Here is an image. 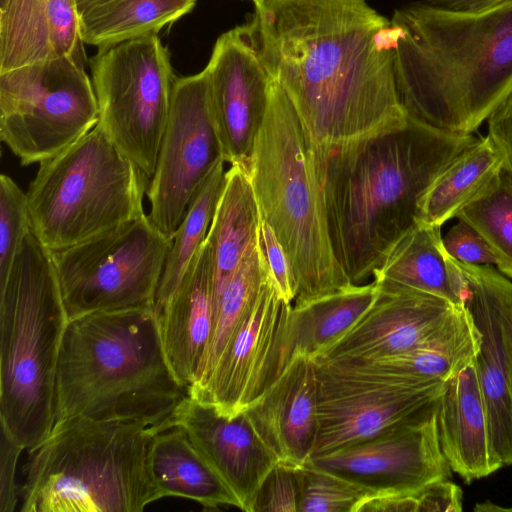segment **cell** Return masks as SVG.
Masks as SVG:
<instances>
[{"mask_svg":"<svg viewBox=\"0 0 512 512\" xmlns=\"http://www.w3.org/2000/svg\"><path fill=\"white\" fill-rule=\"evenodd\" d=\"M241 28L294 107L315 168L407 122L395 28L365 0H269Z\"/></svg>","mask_w":512,"mask_h":512,"instance_id":"6da1fadb","label":"cell"},{"mask_svg":"<svg viewBox=\"0 0 512 512\" xmlns=\"http://www.w3.org/2000/svg\"><path fill=\"white\" fill-rule=\"evenodd\" d=\"M478 139L408 114L403 126L346 145L315 168L331 246L352 284L381 266L415 224L425 190Z\"/></svg>","mask_w":512,"mask_h":512,"instance_id":"7a4b0ae2","label":"cell"},{"mask_svg":"<svg viewBox=\"0 0 512 512\" xmlns=\"http://www.w3.org/2000/svg\"><path fill=\"white\" fill-rule=\"evenodd\" d=\"M390 21L397 90L410 116L471 134L512 94V0L476 12L413 1Z\"/></svg>","mask_w":512,"mask_h":512,"instance_id":"3957f363","label":"cell"},{"mask_svg":"<svg viewBox=\"0 0 512 512\" xmlns=\"http://www.w3.org/2000/svg\"><path fill=\"white\" fill-rule=\"evenodd\" d=\"M187 396L166 356L155 307L68 320L57 363L54 423L82 416L164 430Z\"/></svg>","mask_w":512,"mask_h":512,"instance_id":"277c9868","label":"cell"},{"mask_svg":"<svg viewBox=\"0 0 512 512\" xmlns=\"http://www.w3.org/2000/svg\"><path fill=\"white\" fill-rule=\"evenodd\" d=\"M161 430L75 416L27 449L21 512H139L163 496L149 469Z\"/></svg>","mask_w":512,"mask_h":512,"instance_id":"5b68a950","label":"cell"},{"mask_svg":"<svg viewBox=\"0 0 512 512\" xmlns=\"http://www.w3.org/2000/svg\"><path fill=\"white\" fill-rule=\"evenodd\" d=\"M68 323L52 253L30 230L0 282V426L25 449L55 421V380Z\"/></svg>","mask_w":512,"mask_h":512,"instance_id":"8992f818","label":"cell"},{"mask_svg":"<svg viewBox=\"0 0 512 512\" xmlns=\"http://www.w3.org/2000/svg\"><path fill=\"white\" fill-rule=\"evenodd\" d=\"M249 177L261 218L274 231L295 277L293 307L352 285L331 246L321 187L301 122L272 78Z\"/></svg>","mask_w":512,"mask_h":512,"instance_id":"52a82bcc","label":"cell"},{"mask_svg":"<svg viewBox=\"0 0 512 512\" xmlns=\"http://www.w3.org/2000/svg\"><path fill=\"white\" fill-rule=\"evenodd\" d=\"M149 182L96 125L40 162L26 191L31 230L50 251L84 242L144 214Z\"/></svg>","mask_w":512,"mask_h":512,"instance_id":"ba28073f","label":"cell"},{"mask_svg":"<svg viewBox=\"0 0 512 512\" xmlns=\"http://www.w3.org/2000/svg\"><path fill=\"white\" fill-rule=\"evenodd\" d=\"M172 241L144 213L84 242L51 251L68 320L155 307Z\"/></svg>","mask_w":512,"mask_h":512,"instance_id":"9c48e42d","label":"cell"},{"mask_svg":"<svg viewBox=\"0 0 512 512\" xmlns=\"http://www.w3.org/2000/svg\"><path fill=\"white\" fill-rule=\"evenodd\" d=\"M98 121L83 53L0 73V139L22 165L58 155Z\"/></svg>","mask_w":512,"mask_h":512,"instance_id":"30bf717a","label":"cell"},{"mask_svg":"<svg viewBox=\"0 0 512 512\" xmlns=\"http://www.w3.org/2000/svg\"><path fill=\"white\" fill-rule=\"evenodd\" d=\"M90 66L97 125L151 178L176 79L167 48L151 34L99 48Z\"/></svg>","mask_w":512,"mask_h":512,"instance_id":"8fae6325","label":"cell"},{"mask_svg":"<svg viewBox=\"0 0 512 512\" xmlns=\"http://www.w3.org/2000/svg\"><path fill=\"white\" fill-rule=\"evenodd\" d=\"M311 360L316 369L318 414L311 458L370 438L403 421L435 401L446 383L374 361Z\"/></svg>","mask_w":512,"mask_h":512,"instance_id":"7c38bea8","label":"cell"},{"mask_svg":"<svg viewBox=\"0 0 512 512\" xmlns=\"http://www.w3.org/2000/svg\"><path fill=\"white\" fill-rule=\"evenodd\" d=\"M222 160L207 70L176 77L167 125L146 193L149 217L165 236L173 240L200 189Z\"/></svg>","mask_w":512,"mask_h":512,"instance_id":"4fadbf2b","label":"cell"},{"mask_svg":"<svg viewBox=\"0 0 512 512\" xmlns=\"http://www.w3.org/2000/svg\"><path fill=\"white\" fill-rule=\"evenodd\" d=\"M308 464L335 473L374 493H417L451 478L439 441L436 400L360 442L311 458Z\"/></svg>","mask_w":512,"mask_h":512,"instance_id":"5bb4252c","label":"cell"},{"mask_svg":"<svg viewBox=\"0 0 512 512\" xmlns=\"http://www.w3.org/2000/svg\"><path fill=\"white\" fill-rule=\"evenodd\" d=\"M291 313L292 304L278 296L269 278L207 381L188 395L227 417L244 412L293 357Z\"/></svg>","mask_w":512,"mask_h":512,"instance_id":"9a60e30c","label":"cell"},{"mask_svg":"<svg viewBox=\"0 0 512 512\" xmlns=\"http://www.w3.org/2000/svg\"><path fill=\"white\" fill-rule=\"evenodd\" d=\"M454 260L465 290V306L482 338L476 363L493 450L503 466H510L512 281L491 265Z\"/></svg>","mask_w":512,"mask_h":512,"instance_id":"2e32d148","label":"cell"},{"mask_svg":"<svg viewBox=\"0 0 512 512\" xmlns=\"http://www.w3.org/2000/svg\"><path fill=\"white\" fill-rule=\"evenodd\" d=\"M205 69L223 159L249 174L271 78L241 26L217 39Z\"/></svg>","mask_w":512,"mask_h":512,"instance_id":"e0dca14e","label":"cell"},{"mask_svg":"<svg viewBox=\"0 0 512 512\" xmlns=\"http://www.w3.org/2000/svg\"><path fill=\"white\" fill-rule=\"evenodd\" d=\"M376 286L378 294L369 309L318 357L376 361L403 353L437 331L462 307L409 288Z\"/></svg>","mask_w":512,"mask_h":512,"instance_id":"ac0fdd59","label":"cell"},{"mask_svg":"<svg viewBox=\"0 0 512 512\" xmlns=\"http://www.w3.org/2000/svg\"><path fill=\"white\" fill-rule=\"evenodd\" d=\"M175 424L232 492L238 508L252 512L256 495L278 463L242 412L220 414L212 405L187 396L175 415Z\"/></svg>","mask_w":512,"mask_h":512,"instance_id":"d6986e66","label":"cell"},{"mask_svg":"<svg viewBox=\"0 0 512 512\" xmlns=\"http://www.w3.org/2000/svg\"><path fill=\"white\" fill-rule=\"evenodd\" d=\"M243 413L278 463L305 465L318 432L314 362L294 355L276 381Z\"/></svg>","mask_w":512,"mask_h":512,"instance_id":"ffe728a7","label":"cell"},{"mask_svg":"<svg viewBox=\"0 0 512 512\" xmlns=\"http://www.w3.org/2000/svg\"><path fill=\"white\" fill-rule=\"evenodd\" d=\"M156 314L168 361L189 389L197 381L214 321L213 266L207 240L174 294Z\"/></svg>","mask_w":512,"mask_h":512,"instance_id":"44dd1931","label":"cell"},{"mask_svg":"<svg viewBox=\"0 0 512 512\" xmlns=\"http://www.w3.org/2000/svg\"><path fill=\"white\" fill-rule=\"evenodd\" d=\"M76 0H0V73L82 54Z\"/></svg>","mask_w":512,"mask_h":512,"instance_id":"7402d4cb","label":"cell"},{"mask_svg":"<svg viewBox=\"0 0 512 512\" xmlns=\"http://www.w3.org/2000/svg\"><path fill=\"white\" fill-rule=\"evenodd\" d=\"M436 409L440 446L452 472L471 483L503 466L493 450L476 358L446 381Z\"/></svg>","mask_w":512,"mask_h":512,"instance_id":"603a6c76","label":"cell"},{"mask_svg":"<svg viewBox=\"0 0 512 512\" xmlns=\"http://www.w3.org/2000/svg\"><path fill=\"white\" fill-rule=\"evenodd\" d=\"M379 286L404 287L465 306L458 270L442 243L441 227L416 221L373 272Z\"/></svg>","mask_w":512,"mask_h":512,"instance_id":"cb8c5ba5","label":"cell"},{"mask_svg":"<svg viewBox=\"0 0 512 512\" xmlns=\"http://www.w3.org/2000/svg\"><path fill=\"white\" fill-rule=\"evenodd\" d=\"M151 476L164 497L194 500L206 509L237 507L232 492L179 425L158 431L149 449Z\"/></svg>","mask_w":512,"mask_h":512,"instance_id":"d4e9b609","label":"cell"},{"mask_svg":"<svg viewBox=\"0 0 512 512\" xmlns=\"http://www.w3.org/2000/svg\"><path fill=\"white\" fill-rule=\"evenodd\" d=\"M261 219L249 174L231 165L206 237L213 266L214 311L232 273L258 239Z\"/></svg>","mask_w":512,"mask_h":512,"instance_id":"484cf974","label":"cell"},{"mask_svg":"<svg viewBox=\"0 0 512 512\" xmlns=\"http://www.w3.org/2000/svg\"><path fill=\"white\" fill-rule=\"evenodd\" d=\"M487 135L460 153L429 185L417 204L416 221L441 227L477 198L502 170Z\"/></svg>","mask_w":512,"mask_h":512,"instance_id":"4316f807","label":"cell"},{"mask_svg":"<svg viewBox=\"0 0 512 512\" xmlns=\"http://www.w3.org/2000/svg\"><path fill=\"white\" fill-rule=\"evenodd\" d=\"M197 0H98L82 10L80 37L99 48L157 34L189 13Z\"/></svg>","mask_w":512,"mask_h":512,"instance_id":"83f0119b","label":"cell"},{"mask_svg":"<svg viewBox=\"0 0 512 512\" xmlns=\"http://www.w3.org/2000/svg\"><path fill=\"white\" fill-rule=\"evenodd\" d=\"M481 339L472 315L466 306H462L437 331L413 348L374 362L402 373L446 382L477 357Z\"/></svg>","mask_w":512,"mask_h":512,"instance_id":"f1b7e54d","label":"cell"},{"mask_svg":"<svg viewBox=\"0 0 512 512\" xmlns=\"http://www.w3.org/2000/svg\"><path fill=\"white\" fill-rule=\"evenodd\" d=\"M378 294L376 284H352L312 301L291 313L293 356H320L338 341L369 309Z\"/></svg>","mask_w":512,"mask_h":512,"instance_id":"f546056e","label":"cell"},{"mask_svg":"<svg viewBox=\"0 0 512 512\" xmlns=\"http://www.w3.org/2000/svg\"><path fill=\"white\" fill-rule=\"evenodd\" d=\"M269 272L258 239L249 247L232 273L214 311L213 329L196 383L200 388L209 378L221 356L250 315L261 294Z\"/></svg>","mask_w":512,"mask_h":512,"instance_id":"4dcf8cb0","label":"cell"},{"mask_svg":"<svg viewBox=\"0 0 512 512\" xmlns=\"http://www.w3.org/2000/svg\"><path fill=\"white\" fill-rule=\"evenodd\" d=\"M224 162L213 169L173 237L156 294V313L174 294L206 240L226 182Z\"/></svg>","mask_w":512,"mask_h":512,"instance_id":"1f68e13d","label":"cell"},{"mask_svg":"<svg viewBox=\"0 0 512 512\" xmlns=\"http://www.w3.org/2000/svg\"><path fill=\"white\" fill-rule=\"evenodd\" d=\"M487 241L497 269L512 280V178L502 170L457 215Z\"/></svg>","mask_w":512,"mask_h":512,"instance_id":"d6a6232c","label":"cell"},{"mask_svg":"<svg viewBox=\"0 0 512 512\" xmlns=\"http://www.w3.org/2000/svg\"><path fill=\"white\" fill-rule=\"evenodd\" d=\"M299 484L298 512H356L373 494L335 473L308 463L296 467Z\"/></svg>","mask_w":512,"mask_h":512,"instance_id":"836d02e7","label":"cell"},{"mask_svg":"<svg viewBox=\"0 0 512 512\" xmlns=\"http://www.w3.org/2000/svg\"><path fill=\"white\" fill-rule=\"evenodd\" d=\"M31 230L26 192L6 175L0 176V282L11 266Z\"/></svg>","mask_w":512,"mask_h":512,"instance_id":"e575fe53","label":"cell"},{"mask_svg":"<svg viewBox=\"0 0 512 512\" xmlns=\"http://www.w3.org/2000/svg\"><path fill=\"white\" fill-rule=\"evenodd\" d=\"M296 467L277 463L261 485L252 512H298Z\"/></svg>","mask_w":512,"mask_h":512,"instance_id":"d590c367","label":"cell"},{"mask_svg":"<svg viewBox=\"0 0 512 512\" xmlns=\"http://www.w3.org/2000/svg\"><path fill=\"white\" fill-rule=\"evenodd\" d=\"M259 240L266 259L272 284L278 296L293 305L297 295V283L288 258L270 225L261 219Z\"/></svg>","mask_w":512,"mask_h":512,"instance_id":"8d00e7d4","label":"cell"},{"mask_svg":"<svg viewBox=\"0 0 512 512\" xmlns=\"http://www.w3.org/2000/svg\"><path fill=\"white\" fill-rule=\"evenodd\" d=\"M442 243L446 253L460 262L496 266V257L487 241L463 220L458 219L442 236Z\"/></svg>","mask_w":512,"mask_h":512,"instance_id":"74e56055","label":"cell"},{"mask_svg":"<svg viewBox=\"0 0 512 512\" xmlns=\"http://www.w3.org/2000/svg\"><path fill=\"white\" fill-rule=\"evenodd\" d=\"M25 449L1 426L0 437V512H14L20 503V487L16 482V468Z\"/></svg>","mask_w":512,"mask_h":512,"instance_id":"f35d334b","label":"cell"},{"mask_svg":"<svg viewBox=\"0 0 512 512\" xmlns=\"http://www.w3.org/2000/svg\"><path fill=\"white\" fill-rule=\"evenodd\" d=\"M418 512H460L463 507V492L448 480L434 482L417 494Z\"/></svg>","mask_w":512,"mask_h":512,"instance_id":"ab89813d","label":"cell"},{"mask_svg":"<svg viewBox=\"0 0 512 512\" xmlns=\"http://www.w3.org/2000/svg\"><path fill=\"white\" fill-rule=\"evenodd\" d=\"M488 136L501 155L503 169L512 178V94L489 116Z\"/></svg>","mask_w":512,"mask_h":512,"instance_id":"60d3db41","label":"cell"},{"mask_svg":"<svg viewBox=\"0 0 512 512\" xmlns=\"http://www.w3.org/2000/svg\"><path fill=\"white\" fill-rule=\"evenodd\" d=\"M417 493L379 492L366 497L356 512H418Z\"/></svg>","mask_w":512,"mask_h":512,"instance_id":"b9f144b4","label":"cell"},{"mask_svg":"<svg viewBox=\"0 0 512 512\" xmlns=\"http://www.w3.org/2000/svg\"><path fill=\"white\" fill-rule=\"evenodd\" d=\"M442 9L476 12L491 8L507 0H422Z\"/></svg>","mask_w":512,"mask_h":512,"instance_id":"7bdbcfd3","label":"cell"},{"mask_svg":"<svg viewBox=\"0 0 512 512\" xmlns=\"http://www.w3.org/2000/svg\"><path fill=\"white\" fill-rule=\"evenodd\" d=\"M475 511H512V507H502L491 502L478 503Z\"/></svg>","mask_w":512,"mask_h":512,"instance_id":"ee69618b","label":"cell"},{"mask_svg":"<svg viewBox=\"0 0 512 512\" xmlns=\"http://www.w3.org/2000/svg\"><path fill=\"white\" fill-rule=\"evenodd\" d=\"M79 13L98 0H76Z\"/></svg>","mask_w":512,"mask_h":512,"instance_id":"f6af8a7d","label":"cell"},{"mask_svg":"<svg viewBox=\"0 0 512 512\" xmlns=\"http://www.w3.org/2000/svg\"><path fill=\"white\" fill-rule=\"evenodd\" d=\"M249 1L253 2L254 7H258V6L264 4L265 2H267L269 0H249Z\"/></svg>","mask_w":512,"mask_h":512,"instance_id":"bcb514c9","label":"cell"}]
</instances>
